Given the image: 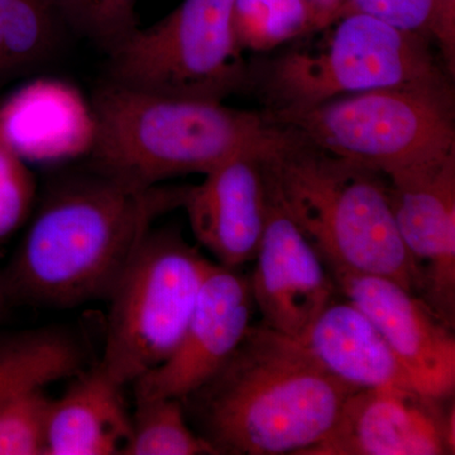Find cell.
Listing matches in <instances>:
<instances>
[{
  "mask_svg": "<svg viewBox=\"0 0 455 455\" xmlns=\"http://www.w3.org/2000/svg\"><path fill=\"white\" fill-rule=\"evenodd\" d=\"M187 191L136 190L89 169L56 180L0 272L8 304L65 310L107 301L152 224L181 208Z\"/></svg>",
  "mask_w": 455,
  "mask_h": 455,
  "instance_id": "obj_1",
  "label": "cell"
},
{
  "mask_svg": "<svg viewBox=\"0 0 455 455\" xmlns=\"http://www.w3.org/2000/svg\"><path fill=\"white\" fill-rule=\"evenodd\" d=\"M355 391L326 372L300 341L259 323L181 401L188 424L218 455H307Z\"/></svg>",
  "mask_w": 455,
  "mask_h": 455,
  "instance_id": "obj_2",
  "label": "cell"
},
{
  "mask_svg": "<svg viewBox=\"0 0 455 455\" xmlns=\"http://www.w3.org/2000/svg\"><path fill=\"white\" fill-rule=\"evenodd\" d=\"M275 127L260 154L269 196L331 275L390 278L419 296L420 278L397 230L387 176Z\"/></svg>",
  "mask_w": 455,
  "mask_h": 455,
  "instance_id": "obj_3",
  "label": "cell"
},
{
  "mask_svg": "<svg viewBox=\"0 0 455 455\" xmlns=\"http://www.w3.org/2000/svg\"><path fill=\"white\" fill-rule=\"evenodd\" d=\"M89 104L88 169L136 190L178 176L206 175L235 155L263 148L275 131L262 113L152 94L107 79Z\"/></svg>",
  "mask_w": 455,
  "mask_h": 455,
  "instance_id": "obj_4",
  "label": "cell"
},
{
  "mask_svg": "<svg viewBox=\"0 0 455 455\" xmlns=\"http://www.w3.org/2000/svg\"><path fill=\"white\" fill-rule=\"evenodd\" d=\"M451 79L427 37L349 12L251 64L250 90L265 106L262 113L277 116L372 90L451 88Z\"/></svg>",
  "mask_w": 455,
  "mask_h": 455,
  "instance_id": "obj_5",
  "label": "cell"
},
{
  "mask_svg": "<svg viewBox=\"0 0 455 455\" xmlns=\"http://www.w3.org/2000/svg\"><path fill=\"white\" fill-rule=\"evenodd\" d=\"M331 154L396 176L455 156L454 90L379 89L268 116Z\"/></svg>",
  "mask_w": 455,
  "mask_h": 455,
  "instance_id": "obj_6",
  "label": "cell"
},
{
  "mask_svg": "<svg viewBox=\"0 0 455 455\" xmlns=\"http://www.w3.org/2000/svg\"><path fill=\"white\" fill-rule=\"evenodd\" d=\"M212 260L176 229L149 230L108 298L98 367L125 387L178 348Z\"/></svg>",
  "mask_w": 455,
  "mask_h": 455,
  "instance_id": "obj_7",
  "label": "cell"
},
{
  "mask_svg": "<svg viewBox=\"0 0 455 455\" xmlns=\"http://www.w3.org/2000/svg\"><path fill=\"white\" fill-rule=\"evenodd\" d=\"M233 4L182 0L107 56V80L164 97L223 103L248 92L251 64L235 44Z\"/></svg>",
  "mask_w": 455,
  "mask_h": 455,
  "instance_id": "obj_8",
  "label": "cell"
},
{
  "mask_svg": "<svg viewBox=\"0 0 455 455\" xmlns=\"http://www.w3.org/2000/svg\"><path fill=\"white\" fill-rule=\"evenodd\" d=\"M454 453V396L386 387L350 394L328 435L307 455Z\"/></svg>",
  "mask_w": 455,
  "mask_h": 455,
  "instance_id": "obj_9",
  "label": "cell"
},
{
  "mask_svg": "<svg viewBox=\"0 0 455 455\" xmlns=\"http://www.w3.org/2000/svg\"><path fill=\"white\" fill-rule=\"evenodd\" d=\"M254 309L250 276L212 262L178 348L161 366L132 383L134 400H182L199 388L243 340Z\"/></svg>",
  "mask_w": 455,
  "mask_h": 455,
  "instance_id": "obj_10",
  "label": "cell"
},
{
  "mask_svg": "<svg viewBox=\"0 0 455 455\" xmlns=\"http://www.w3.org/2000/svg\"><path fill=\"white\" fill-rule=\"evenodd\" d=\"M339 293L377 326L406 371L415 391L448 398L455 392V337L416 293L390 278L331 275Z\"/></svg>",
  "mask_w": 455,
  "mask_h": 455,
  "instance_id": "obj_11",
  "label": "cell"
},
{
  "mask_svg": "<svg viewBox=\"0 0 455 455\" xmlns=\"http://www.w3.org/2000/svg\"><path fill=\"white\" fill-rule=\"evenodd\" d=\"M398 233L414 262L419 296L455 324V156L388 179Z\"/></svg>",
  "mask_w": 455,
  "mask_h": 455,
  "instance_id": "obj_12",
  "label": "cell"
},
{
  "mask_svg": "<svg viewBox=\"0 0 455 455\" xmlns=\"http://www.w3.org/2000/svg\"><path fill=\"white\" fill-rule=\"evenodd\" d=\"M254 260L251 289L262 323L300 339L339 290L319 253L269 194L267 220Z\"/></svg>",
  "mask_w": 455,
  "mask_h": 455,
  "instance_id": "obj_13",
  "label": "cell"
},
{
  "mask_svg": "<svg viewBox=\"0 0 455 455\" xmlns=\"http://www.w3.org/2000/svg\"><path fill=\"white\" fill-rule=\"evenodd\" d=\"M266 146L235 155L204 175L199 185L188 187L181 208L196 241L218 265L239 268L259 252L268 211L260 161Z\"/></svg>",
  "mask_w": 455,
  "mask_h": 455,
  "instance_id": "obj_14",
  "label": "cell"
},
{
  "mask_svg": "<svg viewBox=\"0 0 455 455\" xmlns=\"http://www.w3.org/2000/svg\"><path fill=\"white\" fill-rule=\"evenodd\" d=\"M0 137L26 163L88 155L90 104L65 84L32 83L0 107Z\"/></svg>",
  "mask_w": 455,
  "mask_h": 455,
  "instance_id": "obj_15",
  "label": "cell"
},
{
  "mask_svg": "<svg viewBox=\"0 0 455 455\" xmlns=\"http://www.w3.org/2000/svg\"><path fill=\"white\" fill-rule=\"evenodd\" d=\"M298 341L326 372L357 390H414L372 320L347 299L331 301Z\"/></svg>",
  "mask_w": 455,
  "mask_h": 455,
  "instance_id": "obj_16",
  "label": "cell"
},
{
  "mask_svg": "<svg viewBox=\"0 0 455 455\" xmlns=\"http://www.w3.org/2000/svg\"><path fill=\"white\" fill-rule=\"evenodd\" d=\"M73 379L51 403L46 455L121 454L131 434L124 387L110 381L97 363Z\"/></svg>",
  "mask_w": 455,
  "mask_h": 455,
  "instance_id": "obj_17",
  "label": "cell"
},
{
  "mask_svg": "<svg viewBox=\"0 0 455 455\" xmlns=\"http://www.w3.org/2000/svg\"><path fill=\"white\" fill-rule=\"evenodd\" d=\"M88 366L83 339L64 326L22 331L0 344V403L73 379Z\"/></svg>",
  "mask_w": 455,
  "mask_h": 455,
  "instance_id": "obj_18",
  "label": "cell"
},
{
  "mask_svg": "<svg viewBox=\"0 0 455 455\" xmlns=\"http://www.w3.org/2000/svg\"><path fill=\"white\" fill-rule=\"evenodd\" d=\"M307 0H235L232 27L242 52L269 53L324 28Z\"/></svg>",
  "mask_w": 455,
  "mask_h": 455,
  "instance_id": "obj_19",
  "label": "cell"
},
{
  "mask_svg": "<svg viewBox=\"0 0 455 455\" xmlns=\"http://www.w3.org/2000/svg\"><path fill=\"white\" fill-rule=\"evenodd\" d=\"M124 455H218L188 424L182 401L155 397L136 400Z\"/></svg>",
  "mask_w": 455,
  "mask_h": 455,
  "instance_id": "obj_20",
  "label": "cell"
},
{
  "mask_svg": "<svg viewBox=\"0 0 455 455\" xmlns=\"http://www.w3.org/2000/svg\"><path fill=\"white\" fill-rule=\"evenodd\" d=\"M60 29L47 0H8L2 28L0 84L49 56Z\"/></svg>",
  "mask_w": 455,
  "mask_h": 455,
  "instance_id": "obj_21",
  "label": "cell"
},
{
  "mask_svg": "<svg viewBox=\"0 0 455 455\" xmlns=\"http://www.w3.org/2000/svg\"><path fill=\"white\" fill-rule=\"evenodd\" d=\"M349 12L368 14L403 31L424 36L454 77L455 0H347L341 14Z\"/></svg>",
  "mask_w": 455,
  "mask_h": 455,
  "instance_id": "obj_22",
  "label": "cell"
},
{
  "mask_svg": "<svg viewBox=\"0 0 455 455\" xmlns=\"http://www.w3.org/2000/svg\"><path fill=\"white\" fill-rule=\"evenodd\" d=\"M61 28L109 55L140 28L139 0H47Z\"/></svg>",
  "mask_w": 455,
  "mask_h": 455,
  "instance_id": "obj_23",
  "label": "cell"
},
{
  "mask_svg": "<svg viewBox=\"0 0 455 455\" xmlns=\"http://www.w3.org/2000/svg\"><path fill=\"white\" fill-rule=\"evenodd\" d=\"M51 403L44 388L0 403V455H46Z\"/></svg>",
  "mask_w": 455,
  "mask_h": 455,
  "instance_id": "obj_24",
  "label": "cell"
},
{
  "mask_svg": "<svg viewBox=\"0 0 455 455\" xmlns=\"http://www.w3.org/2000/svg\"><path fill=\"white\" fill-rule=\"evenodd\" d=\"M35 199L31 170L0 137V243L29 218Z\"/></svg>",
  "mask_w": 455,
  "mask_h": 455,
  "instance_id": "obj_25",
  "label": "cell"
},
{
  "mask_svg": "<svg viewBox=\"0 0 455 455\" xmlns=\"http://www.w3.org/2000/svg\"><path fill=\"white\" fill-rule=\"evenodd\" d=\"M307 2L319 12L325 25L328 26L340 16L347 0H307Z\"/></svg>",
  "mask_w": 455,
  "mask_h": 455,
  "instance_id": "obj_26",
  "label": "cell"
},
{
  "mask_svg": "<svg viewBox=\"0 0 455 455\" xmlns=\"http://www.w3.org/2000/svg\"><path fill=\"white\" fill-rule=\"evenodd\" d=\"M8 0H0V47H2V28L3 20H4L5 7H7Z\"/></svg>",
  "mask_w": 455,
  "mask_h": 455,
  "instance_id": "obj_27",
  "label": "cell"
},
{
  "mask_svg": "<svg viewBox=\"0 0 455 455\" xmlns=\"http://www.w3.org/2000/svg\"><path fill=\"white\" fill-rule=\"evenodd\" d=\"M7 299H5L4 293H3L2 289H0V319H2L3 313H4V309L7 307Z\"/></svg>",
  "mask_w": 455,
  "mask_h": 455,
  "instance_id": "obj_28",
  "label": "cell"
}]
</instances>
